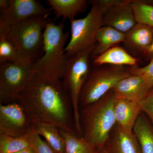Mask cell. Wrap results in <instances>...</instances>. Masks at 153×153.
Returning a JSON list of instances; mask_svg holds the SVG:
<instances>
[{
    "label": "cell",
    "mask_w": 153,
    "mask_h": 153,
    "mask_svg": "<svg viewBox=\"0 0 153 153\" xmlns=\"http://www.w3.org/2000/svg\"><path fill=\"white\" fill-rule=\"evenodd\" d=\"M17 102L32 121L52 124L76 134L71 100L61 80L45 78L33 71Z\"/></svg>",
    "instance_id": "1"
},
{
    "label": "cell",
    "mask_w": 153,
    "mask_h": 153,
    "mask_svg": "<svg viewBox=\"0 0 153 153\" xmlns=\"http://www.w3.org/2000/svg\"><path fill=\"white\" fill-rule=\"evenodd\" d=\"M116 99L112 90L80 110L81 136L97 149L104 147L116 125L114 105Z\"/></svg>",
    "instance_id": "2"
},
{
    "label": "cell",
    "mask_w": 153,
    "mask_h": 153,
    "mask_svg": "<svg viewBox=\"0 0 153 153\" xmlns=\"http://www.w3.org/2000/svg\"><path fill=\"white\" fill-rule=\"evenodd\" d=\"M62 23L49 22L44 32V53L33 65V71L45 78L61 80L66 70L67 57L65 45L68 33Z\"/></svg>",
    "instance_id": "3"
},
{
    "label": "cell",
    "mask_w": 153,
    "mask_h": 153,
    "mask_svg": "<svg viewBox=\"0 0 153 153\" xmlns=\"http://www.w3.org/2000/svg\"><path fill=\"white\" fill-rule=\"evenodd\" d=\"M49 22L44 16L32 17L15 25L4 34L15 45L19 61L33 65L44 53V32Z\"/></svg>",
    "instance_id": "4"
},
{
    "label": "cell",
    "mask_w": 153,
    "mask_h": 153,
    "mask_svg": "<svg viewBox=\"0 0 153 153\" xmlns=\"http://www.w3.org/2000/svg\"><path fill=\"white\" fill-rule=\"evenodd\" d=\"M94 47L77 52L67 57L66 70L61 79L71 100L76 134L81 136L79 98L83 86L90 74V60Z\"/></svg>",
    "instance_id": "5"
},
{
    "label": "cell",
    "mask_w": 153,
    "mask_h": 153,
    "mask_svg": "<svg viewBox=\"0 0 153 153\" xmlns=\"http://www.w3.org/2000/svg\"><path fill=\"white\" fill-rule=\"evenodd\" d=\"M131 75L128 67L96 66L91 69L80 94L79 106L85 107L97 101L123 78Z\"/></svg>",
    "instance_id": "6"
},
{
    "label": "cell",
    "mask_w": 153,
    "mask_h": 153,
    "mask_svg": "<svg viewBox=\"0 0 153 153\" xmlns=\"http://www.w3.org/2000/svg\"><path fill=\"white\" fill-rule=\"evenodd\" d=\"M91 9L82 19L71 20V37L65 47L66 57L95 47L99 31L102 26V15L96 1H91Z\"/></svg>",
    "instance_id": "7"
},
{
    "label": "cell",
    "mask_w": 153,
    "mask_h": 153,
    "mask_svg": "<svg viewBox=\"0 0 153 153\" xmlns=\"http://www.w3.org/2000/svg\"><path fill=\"white\" fill-rule=\"evenodd\" d=\"M33 72V65L22 61L1 63L0 104L16 102Z\"/></svg>",
    "instance_id": "8"
},
{
    "label": "cell",
    "mask_w": 153,
    "mask_h": 153,
    "mask_svg": "<svg viewBox=\"0 0 153 153\" xmlns=\"http://www.w3.org/2000/svg\"><path fill=\"white\" fill-rule=\"evenodd\" d=\"M50 13L38 1L10 0L8 7L1 10L0 33H6L15 25L31 17H48Z\"/></svg>",
    "instance_id": "9"
},
{
    "label": "cell",
    "mask_w": 153,
    "mask_h": 153,
    "mask_svg": "<svg viewBox=\"0 0 153 153\" xmlns=\"http://www.w3.org/2000/svg\"><path fill=\"white\" fill-rule=\"evenodd\" d=\"M31 127V119L19 102L0 104V134L25 136Z\"/></svg>",
    "instance_id": "10"
},
{
    "label": "cell",
    "mask_w": 153,
    "mask_h": 153,
    "mask_svg": "<svg viewBox=\"0 0 153 153\" xmlns=\"http://www.w3.org/2000/svg\"><path fill=\"white\" fill-rule=\"evenodd\" d=\"M153 88L142 76L131 74L121 79L111 90L117 98L140 102L147 96Z\"/></svg>",
    "instance_id": "11"
},
{
    "label": "cell",
    "mask_w": 153,
    "mask_h": 153,
    "mask_svg": "<svg viewBox=\"0 0 153 153\" xmlns=\"http://www.w3.org/2000/svg\"><path fill=\"white\" fill-rule=\"evenodd\" d=\"M133 1L105 12L102 15V26H108L122 33H127L137 23L131 5Z\"/></svg>",
    "instance_id": "12"
},
{
    "label": "cell",
    "mask_w": 153,
    "mask_h": 153,
    "mask_svg": "<svg viewBox=\"0 0 153 153\" xmlns=\"http://www.w3.org/2000/svg\"><path fill=\"white\" fill-rule=\"evenodd\" d=\"M105 147L109 153H141L133 131L124 130L117 124L111 133Z\"/></svg>",
    "instance_id": "13"
},
{
    "label": "cell",
    "mask_w": 153,
    "mask_h": 153,
    "mask_svg": "<svg viewBox=\"0 0 153 153\" xmlns=\"http://www.w3.org/2000/svg\"><path fill=\"white\" fill-rule=\"evenodd\" d=\"M114 110L116 124L124 130L132 132L137 119L142 112L140 102L116 98Z\"/></svg>",
    "instance_id": "14"
},
{
    "label": "cell",
    "mask_w": 153,
    "mask_h": 153,
    "mask_svg": "<svg viewBox=\"0 0 153 153\" xmlns=\"http://www.w3.org/2000/svg\"><path fill=\"white\" fill-rule=\"evenodd\" d=\"M126 34L124 42L126 46L134 51L144 54L152 41L153 27L137 23Z\"/></svg>",
    "instance_id": "15"
},
{
    "label": "cell",
    "mask_w": 153,
    "mask_h": 153,
    "mask_svg": "<svg viewBox=\"0 0 153 153\" xmlns=\"http://www.w3.org/2000/svg\"><path fill=\"white\" fill-rule=\"evenodd\" d=\"M96 66L108 65L117 66L137 67V60L129 54L122 47L115 46L101 55L92 57Z\"/></svg>",
    "instance_id": "16"
},
{
    "label": "cell",
    "mask_w": 153,
    "mask_h": 153,
    "mask_svg": "<svg viewBox=\"0 0 153 153\" xmlns=\"http://www.w3.org/2000/svg\"><path fill=\"white\" fill-rule=\"evenodd\" d=\"M126 34L108 26H102L97 33L91 57L98 56L112 47L125 42Z\"/></svg>",
    "instance_id": "17"
},
{
    "label": "cell",
    "mask_w": 153,
    "mask_h": 153,
    "mask_svg": "<svg viewBox=\"0 0 153 153\" xmlns=\"http://www.w3.org/2000/svg\"><path fill=\"white\" fill-rule=\"evenodd\" d=\"M32 127L45 140L56 153H64V142L56 126L47 123L32 121Z\"/></svg>",
    "instance_id": "18"
},
{
    "label": "cell",
    "mask_w": 153,
    "mask_h": 153,
    "mask_svg": "<svg viewBox=\"0 0 153 153\" xmlns=\"http://www.w3.org/2000/svg\"><path fill=\"white\" fill-rule=\"evenodd\" d=\"M133 132L137 140L141 153H153V125L142 112L137 119Z\"/></svg>",
    "instance_id": "19"
},
{
    "label": "cell",
    "mask_w": 153,
    "mask_h": 153,
    "mask_svg": "<svg viewBox=\"0 0 153 153\" xmlns=\"http://www.w3.org/2000/svg\"><path fill=\"white\" fill-rule=\"evenodd\" d=\"M49 5L55 11L56 17H63L71 21L77 14L85 10L87 5L85 0H49Z\"/></svg>",
    "instance_id": "20"
},
{
    "label": "cell",
    "mask_w": 153,
    "mask_h": 153,
    "mask_svg": "<svg viewBox=\"0 0 153 153\" xmlns=\"http://www.w3.org/2000/svg\"><path fill=\"white\" fill-rule=\"evenodd\" d=\"M64 142V153H97V149L76 133L60 129Z\"/></svg>",
    "instance_id": "21"
},
{
    "label": "cell",
    "mask_w": 153,
    "mask_h": 153,
    "mask_svg": "<svg viewBox=\"0 0 153 153\" xmlns=\"http://www.w3.org/2000/svg\"><path fill=\"white\" fill-rule=\"evenodd\" d=\"M30 146L26 136L16 137L0 134V153H16Z\"/></svg>",
    "instance_id": "22"
},
{
    "label": "cell",
    "mask_w": 153,
    "mask_h": 153,
    "mask_svg": "<svg viewBox=\"0 0 153 153\" xmlns=\"http://www.w3.org/2000/svg\"><path fill=\"white\" fill-rule=\"evenodd\" d=\"M131 5L137 22L153 27V6L141 0H133Z\"/></svg>",
    "instance_id": "23"
},
{
    "label": "cell",
    "mask_w": 153,
    "mask_h": 153,
    "mask_svg": "<svg viewBox=\"0 0 153 153\" xmlns=\"http://www.w3.org/2000/svg\"><path fill=\"white\" fill-rule=\"evenodd\" d=\"M19 61V54L15 45L6 35L0 34V63Z\"/></svg>",
    "instance_id": "24"
},
{
    "label": "cell",
    "mask_w": 153,
    "mask_h": 153,
    "mask_svg": "<svg viewBox=\"0 0 153 153\" xmlns=\"http://www.w3.org/2000/svg\"><path fill=\"white\" fill-rule=\"evenodd\" d=\"M26 136L30 146L36 153H56L33 128L29 130Z\"/></svg>",
    "instance_id": "25"
},
{
    "label": "cell",
    "mask_w": 153,
    "mask_h": 153,
    "mask_svg": "<svg viewBox=\"0 0 153 153\" xmlns=\"http://www.w3.org/2000/svg\"><path fill=\"white\" fill-rule=\"evenodd\" d=\"M128 69L131 74L142 76L153 87V59L144 67H128Z\"/></svg>",
    "instance_id": "26"
},
{
    "label": "cell",
    "mask_w": 153,
    "mask_h": 153,
    "mask_svg": "<svg viewBox=\"0 0 153 153\" xmlns=\"http://www.w3.org/2000/svg\"><path fill=\"white\" fill-rule=\"evenodd\" d=\"M142 112L145 113L153 123V88L147 96L140 102Z\"/></svg>",
    "instance_id": "27"
},
{
    "label": "cell",
    "mask_w": 153,
    "mask_h": 153,
    "mask_svg": "<svg viewBox=\"0 0 153 153\" xmlns=\"http://www.w3.org/2000/svg\"><path fill=\"white\" fill-rule=\"evenodd\" d=\"M131 0H96L102 15L114 7L129 2Z\"/></svg>",
    "instance_id": "28"
},
{
    "label": "cell",
    "mask_w": 153,
    "mask_h": 153,
    "mask_svg": "<svg viewBox=\"0 0 153 153\" xmlns=\"http://www.w3.org/2000/svg\"><path fill=\"white\" fill-rule=\"evenodd\" d=\"M144 54L146 56H147L148 57H150L151 58V60L153 59V38L152 41V44H151L150 46L149 47V48L147 49L146 52L144 53Z\"/></svg>",
    "instance_id": "29"
},
{
    "label": "cell",
    "mask_w": 153,
    "mask_h": 153,
    "mask_svg": "<svg viewBox=\"0 0 153 153\" xmlns=\"http://www.w3.org/2000/svg\"><path fill=\"white\" fill-rule=\"evenodd\" d=\"M10 4V0H1L0 1V9L3 10L8 7Z\"/></svg>",
    "instance_id": "30"
},
{
    "label": "cell",
    "mask_w": 153,
    "mask_h": 153,
    "mask_svg": "<svg viewBox=\"0 0 153 153\" xmlns=\"http://www.w3.org/2000/svg\"><path fill=\"white\" fill-rule=\"evenodd\" d=\"M16 153H36L35 152V150L33 149L31 146L29 147L26 148L22 150L21 151L18 152Z\"/></svg>",
    "instance_id": "31"
},
{
    "label": "cell",
    "mask_w": 153,
    "mask_h": 153,
    "mask_svg": "<svg viewBox=\"0 0 153 153\" xmlns=\"http://www.w3.org/2000/svg\"><path fill=\"white\" fill-rule=\"evenodd\" d=\"M97 153H109L105 147L97 149Z\"/></svg>",
    "instance_id": "32"
},
{
    "label": "cell",
    "mask_w": 153,
    "mask_h": 153,
    "mask_svg": "<svg viewBox=\"0 0 153 153\" xmlns=\"http://www.w3.org/2000/svg\"><path fill=\"white\" fill-rule=\"evenodd\" d=\"M143 1L146 4H149L153 6V0H152H152L151 1Z\"/></svg>",
    "instance_id": "33"
}]
</instances>
